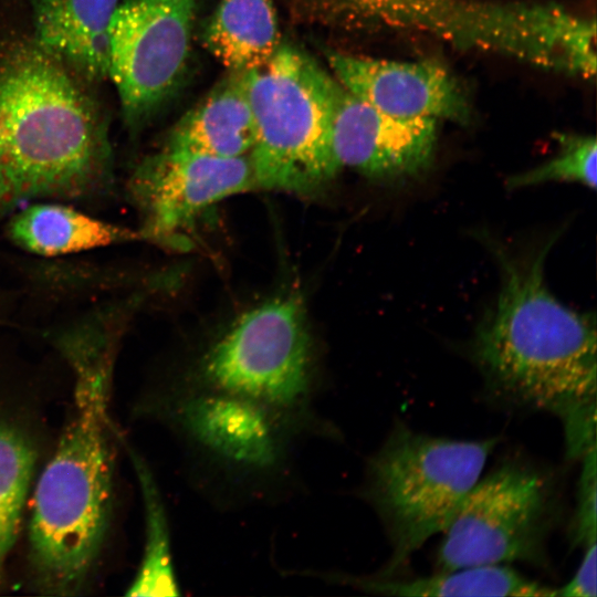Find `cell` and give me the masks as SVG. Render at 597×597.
I'll list each match as a JSON object with an SVG mask.
<instances>
[{
    "label": "cell",
    "mask_w": 597,
    "mask_h": 597,
    "mask_svg": "<svg viewBox=\"0 0 597 597\" xmlns=\"http://www.w3.org/2000/svg\"><path fill=\"white\" fill-rule=\"evenodd\" d=\"M124 312L107 307L55 337L73 374L72 406L34 488L30 559L40 590L74 596L97 563L113 506L109 399Z\"/></svg>",
    "instance_id": "obj_1"
},
{
    "label": "cell",
    "mask_w": 597,
    "mask_h": 597,
    "mask_svg": "<svg viewBox=\"0 0 597 597\" xmlns=\"http://www.w3.org/2000/svg\"><path fill=\"white\" fill-rule=\"evenodd\" d=\"M551 245L523 258L494 250L502 287L476 331L473 358L496 398L559 416L568 450L579 452L595 441L596 322L545 286Z\"/></svg>",
    "instance_id": "obj_2"
},
{
    "label": "cell",
    "mask_w": 597,
    "mask_h": 597,
    "mask_svg": "<svg viewBox=\"0 0 597 597\" xmlns=\"http://www.w3.org/2000/svg\"><path fill=\"white\" fill-rule=\"evenodd\" d=\"M113 179L106 127L60 60L22 46L0 62V218L32 199H84Z\"/></svg>",
    "instance_id": "obj_3"
},
{
    "label": "cell",
    "mask_w": 597,
    "mask_h": 597,
    "mask_svg": "<svg viewBox=\"0 0 597 597\" xmlns=\"http://www.w3.org/2000/svg\"><path fill=\"white\" fill-rule=\"evenodd\" d=\"M298 22L422 34L457 49L584 78L596 74V19L554 1L284 0Z\"/></svg>",
    "instance_id": "obj_4"
},
{
    "label": "cell",
    "mask_w": 597,
    "mask_h": 597,
    "mask_svg": "<svg viewBox=\"0 0 597 597\" xmlns=\"http://www.w3.org/2000/svg\"><path fill=\"white\" fill-rule=\"evenodd\" d=\"M138 411L170 433L188 481L219 509L279 503L297 490L304 439L261 405L167 381L145 394Z\"/></svg>",
    "instance_id": "obj_5"
},
{
    "label": "cell",
    "mask_w": 597,
    "mask_h": 597,
    "mask_svg": "<svg viewBox=\"0 0 597 597\" xmlns=\"http://www.w3.org/2000/svg\"><path fill=\"white\" fill-rule=\"evenodd\" d=\"M169 383L210 389L261 405L303 438H339L320 409L316 349L295 294L273 297L242 314Z\"/></svg>",
    "instance_id": "obj_6"
},
{
    "label": "cell",
    "mask_w": 597,
    "mask_h": 597,
    "mask_svg": "<svg viewBox=\"0 0 597 597\" xmlns=\"http://www.w3.org/2000/svg\"><path fill=\"white\" fill-rule=\"evenodd\" d=\"M496 442L432 437L401 421L395 425L368 458L359 491L391 546L387 564L374 576H394L429 538L444 531Z\"/></svg>",
    "instance_id": "obj_7"
},
{
    "label": "cell",
    "mask_w": 597,
    "mask_h": 597,
    "mask_svg": "<svg viewBox=\"0 0 597 597\" xmlns=\"http://www.w3.org/2000/svg\"><path fill=\"white\" fill-rule=\"evenodd\" d=\"M333 81V74L289 43L249 71L256 127L250 161L256 186L310 195L337 175L329 139Z\"/></svg>",
    "instance_id": "obj_8"
},
{
    "label": "cell",
    "mask_w": 597,
    "mask_h": 597,
    "mask_svg": "<svg viewBox=\"0 0 597 597\" xmlns=\"http://www.w3.org/2000/svg\"><path fill=\"white\" fill-rule=\"evenodd\" d=\"M551 513L549 486L542 473L519 463L496 468L478 480L442 532L439 570L543 563Z\"/></svg>",
    "instance_id": "obj_9"
},
{
    "label": "cell",
    "mask_w": 597,
    "mask_h": 597,
    "mask_svg": "<svg viewBox=\"0 0 597 597\" xmlns=\"http://www.w3.org/2000/svg\"><path fill=\"white\" fill-rule=\"evenodd\" d=\"M197 0H123L109 29L108 73L129 125L176 92L188 66Z\"/></svg>",
    "instance_id": "obj_10"
},
{
    "label": "cell",
    "mask_w": 597,
    "mask_h": 597,
    "mask_svg": "<svg viewBox=\"0 0 597 597\" xmlns=\"http://www.w3.org/2000/svg\"><path fill=\"white\" fill-rule=\"evenodd\" d=\"M250 158H223L164 147L135 171L130 189L143 237L165 242L223 198L255 187Z\"/></svg>",
    "instance_id": "obj_11"
},
{
    "label": "cell",
    "mask_w": 597,
    "mask_h": 597,
    "mask_svg": "<svg viewBox=\"0 0 597 597\" xmlns=\"http://www.w3.org/2000/svg\"><path fill=\"white\" fill-rule=\"evenodd\" d=\"M437 137V122L389 117L334 76L329 139L339 170L350 168L391 182L418 176L432 163Z\"/></svg>",
    "instance_id": "obj_12"
},
{
    "label": "cell",
    "mask_w": 597,
    "mask_h": 597,
    "mask_svg": "<svg viewBox=\"0 0 597 597\" xmlns=\"http://www.w3.org/2000/svg\"><path fill=\"white\" fill-rule=\"evenodd\" d=\"M333 75L383 114L402 121L467 124L472 109L455 77L434 61L374 59L328 50Z\"/></svg>",
    "instance_id": "obj_13"
},
{
    "label": "cell",
    "mask_w": 597,
    "mask_h": 597,
    "mask_svg": "<svg viewBox=\"0 0 597 597\" xmlns=\"http://www.w3.org/2000/svg\"><path fill=\"white\" fill-rule=\"evenodd\" d=\"M121 0H30L36 45L88 80L108 73L109 29Z\"/></svg>",
    "instance_id": "obj_14"
},
{
    "label": "cell",
    "mask_w": 597,
    "mask_h": 597,
    "mask_svg": "<svg viewBox=\"0 0 597 597\" xmlns=\"http://www.w3.org/2000/svg\"><path fill=\"white\" fill-rule=\"evenodd\" d=\"M256 127L249 96V71L228 70L176 124L165 147L216 157L250 155Z\"/></svg>",
    "instance_id": "obj_15"
},
{
    "label": "cell",
    "mask_w": 597,
    "mask_h": 597,
    "mask_svg": "<svg viewBox=\"0 0 597 597\" xmlns=\"http://www.w3.org/2000/svg\"><path fill=\"white\" fill-rule=\"evenodd\" d=\"M301 575L385 596L557 597L556 588L531 580L501 564L439 570L430 576L409 579L380 578L374 575L331 570H302Z\"/></svg>",
    "instance_id": "obj_16"
},
{
    "label": "cell",
    "mask_w": 597,
    "mask_h": 597,
    "mask_svg": "<svg viewBox=\"0 0 597 597\" xmlns=\"http://www.w3.org/2000/svg\"><path fill=\"white\" fill-rule=\"evenodd\" d=\"M8 234L21 249L43 256L78 253L143 237L142 232L53 202H36L19 211L9 222Z\"/></svg>",
    "instance_id": "obj_17"
},
{
    "label": "cell",
    "mask_w": 597,
    "mask_h": 597,
    "mask_svg": "<svg viewBox=\"0 0 597 597\" xmlns=\"http://www.w3.org/2000/svg\"><path fill=\"white\" fill-rule=\"evenodd\" d=\"M206 49L227 70L251 71L281 44L274 0H221L202 34Z\"/></svg>",
    "instance_id": "obj_18"
},
{
    "label": "cell",
    "mask_w": 597,
    "mask_h": 597,
    "mask_svg": "<svg viewBox=\"0 0 597 597\" xmlns=\"http://www.w3.org/2000/svg\"><path fill=\"white\" fill-rule=\"evenodd\" d=\"M128 455L138 481L143 515L144 546L137 572L128 585L127 596H179L171 530L161 491L145 458L127 446Z\"/></svg>",
    "instance_id": "obj_19"
},
{
    "label": "cell",
    "mask_w": 597,
    "mask_h": 597,
    "mask_svg": "<svg viewBox=\"0 0 597 597\" xmlns=\"http://www.w3.org/2000/svg\"><path fill=\"white\" fill-rule=\"evenodd\" d=\"M36 453L20 429L0 422V584L17 541Z\"/></svg>",
    "instance_id": "obj_20"
},
{
    "label": "cell",
    "mask_w": 597,
    "mask_h": 597,
    "mask_svg": "<svg viewBox=\"0 0 597 597\" xmlns=\"http://www.w3.org/2000/svg\"><path fill=\"white\" fill-rule=\"evenodd\" d=\"M559 150L552 159L507 178V187L521 188L546 181H577L596 188L597 144L594 136L559 135Z\"/></svg>",
    "instance_id": "obj_21"
},
{
    "label": "cell",
    "mask_w": 597,
    "mask_h": 597,
    "mask_svg": "<svg viewBox=\"0 0 597 597\" xmlns=\"http://www.w3.org/2000/svg\"><path fill=\"white\" fill-rule=\"evenodd\" d=\"M583 458L573 536L577 544L587 547L596 543V446L586 451Z\"/></svg>",
    "instance_id": "obj_22"
},
{
    "label": "cell",
    "mask_w": 597,
    "mask_h": 597,
    "mask_svg": "<svg viewBox=\"0 0 597 597\" xmlns=\"http://www.w3.org/2000/svg\"><path fill=\"white\" fill-rule=\"evenodd\" d=\"M585 548L579 568L568 583L557 589V597L596 596V543Z\"/></svg>",
    "instance_id": "obj_23"
}]
</instances>
